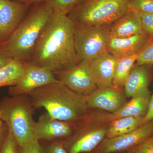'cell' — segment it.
<instances>
[{
    "label": "cell",
    "instance_id": "3957f363",
    "mask_svg": "<svg viewBox=\"0 0 153 153\" xmlns=\"http://www.w3.org/2000/svg\"><path fill=\"white\" fill-rule=\"evenodd\" d=\"M32 5L16 30L2 45L1 49L15 60L29 61L42 31L54 12L45 2Z\"/></svg>",
    "mask_w": 153,
    "mask_h": 153
},
{
    "label": "cell",
    "instance_id": "83f0119b",
    "mask_svg": "<svg viewBox=\"0 0 153 153\" xmlns=\"http://www.w3.org/2000/svg\"><path fill=\"white\" fill-rule=\"evenodd\" d=\"M124 153H153V134L136 147Z\"/></svg>",
    "mask_w": 153,
    "mask_h": 153
},
{
    "label": "cell",
    "instance_id": "8fae6325",
    "mask_svg": "<svg viewBox=\"0 0 153 153\" xmlns=\"http://www.w3.org/2000/svg\"><path fill=\"white\" fill-rule=\"evenodd\" d=\"M151 96L149 89L133 97L130 101L126 102L120 109L117 111L110 113H105L92 117L87 114L85 118L90 123H106L128 117H144L147 112Z\"/></svg>",
    "mask_w": 153,
    "mask_h": 153
},
{
    "label": "cell",
    "instance_id": "ac0fdd59",
    "mask_svg": "<svg viewBox=\"0 0 153 153\" xmlns=\"http://www.w3.org/2000/svg\"><path fill=\"white\" fill-rule=\"evenodd\" d=\"M148 66L136 64L133 66L124 86L126 97H132L148 90L150 79Z\"/></svg>",
    "mask_w": 153,
    "mask_h": 153
},
{
    "label": "cell",
    "instance_id": "f546056e",
    "mask_svg": "<svg viewBox=\"0 0 153 153\" xmlns=\"http://www.w3.org/2000/svg\"><path fill=\"white\" fill-rule=\"evenodd\" d=\"M152 120H153V95L151 96L147 112L143 119L142 125Z\"/></svg>",
    "mask_w": 153,
    "mask_h": 153
},
{
    "label": "cell",
    "instance_id": "9c48e42d",
    "mask_svg": "<svg viewBox=\"0 0 153 153\" xmlns=\"http://www.w3.org/2000/svg\"><path fill=\"white\" fill-rule=\"evenodd\" d=\"M58 81L51 71L27 61L21 78L10 92L13 96L27 95L38 88Z\"/></svg>",
    "mask_w": 153,
    "mask_h": 153
},
{
    "label": "cell",
    "instance_id": "d6a6232c",
    "mask_svg": "<svg viewBox=\"0 0 153 153\" xmlns=\"http://www.w3.org/2000/svg\"><path fill=\"white\" fill-rule=\"evenodd\" d=\"M4 132V126L2 122L1 114L0 111V134Z\"/></svg>",
    "mask_w": 153,
    "mask_h": 153
},
{
    "label": "cell",
    "instance_id": "ffe728a7",
    "mask_svg": "<svg viewBox=\"0 0 153 153\" xmlns=\"http://www.w3.org/2000/svg\"><path fill=\"white\" fill-rule=\"evenodd\" d=\"M143 117H128L113 121L108 128L105 137L111 138L134 131L142 125Z\"/></svg>",
    "mask_w": 153,
    "mask_h": 153
},
{
    "label": "cell",
    "instance_id": "44dd1931",
    "mask_svg": "<svg viewBox=\"0 0 153 153\" xmlns=\"http://www.w3.org/2000/svg\"><path fill=\"white\" fill-rule=\"evenodd\" d=\"M138 54L119 58L113 79L114 87L120 89L124 86L131 71L137 61Z\"/></svg>",
    "mask_w": 153,
    "mask_h": 153
},
{
    "label": "cell",
    "instance_id": "1f68e13d",
    "mask_svg": "<svg viewBox=\"0 0 153 153\" xmlns=\"http://www.w3.org/2000/svg\"><path fill=\"white\" fill-rule=\"evenodd\" d=\"M47 1V0H20V2L31 6L36 3L44 2H46Z\"/></svg>",
    "mask_w": 153,
    "mask_h": 153
},
{
    "label": "cell",
    "instance_id": "4316f807",
    "mask_svg": "<svg viewBox=\"0 0 153 153\" xmlns=\"http://www.w3.org/2000/svg\"><path fill=\"white\" fill-rule=\"evenodd\" d=\"M143 31L153 39V14L139 13Z\"/></svg>",
    "mask_w": 153,
    "mask_h": 153
},
{
    "label": "cell",
    "instance_id": "d4e9b609",
    "mask_svg": "<svg viewBox=\"0 0 153 153\" xmlns=\"http://www.w3.org/2000/svg\"><path fill=\"white\" fill-rule=\"evenodd\" d=\"M19 148L16 140L8 131L0 149V153H18Z\"/></svg>",
    "mask_w": 153,
    "mask_h": 153
},
{
    "label": "cell",
    "instance_id": "8992f818",
    "mask_svg": "<svg viewBox=\"0 0 153 153\" xmlns=\"http://www.w3.org/2000/svg\"><path fill=\"white\" fill-rule=\"evenodd\" d=\"M74 25V47L79 60L89 61L107 52L111 25L96 27Z\"/></svg>",
    "mask_w": 153,
    "mask_h": 153
},
{
    "label": "cell",
    "instance_id": "52a82bcc",
    "mask_svg": "<svg viewBox=\"0 0 153 153\" xmlns=\"http://www.w3.org/2000/svg\"><path fill=\"white\" fill-rule=\"evenodd\" d=\"M76 123L72 135L63 140L68 153H91L106 137L107 127H91L83 118Z\"/></svg>",
    "mask_w": 153,
    "mask_h": 153
},
{
    "label": "cell",
    "instance_id": "e575fe53",
    "mask_svg": "<svg viewBox=\"0 0 153 153\" xmlns=\"http://www.w3.org/2000/svg\"><path fill=\"white\" fill-rule=\"evenodd\" d=\"M12 1H20V0H10Z\"/></svg>",
    "mask_w": 153,
    "mask_h": 153
},
{
    "label": "cell",
    "instance_id": "277c9868",
    "mask_svg": "<svg viewBox=\"0 0 153 153\" xmlns=\"http://www.w3.org/2000/svg\"><path fill=\"white\" fill-rule=\"evenodd\" d=\"M35 108L27 95L13 96L3 99L0 103L2 120L5 122L8 131L13 134L19 146L36 138L33 119Z\"/></svg>",
    "mask_w": 153,
    "mask_h": 153
},
{
    "label": "cell",
    "instance_id": "e0dca14e",
    "mask_svg": "<svg viewBox=\"0 0 153 153\" xmlns=\"http://www.w3.org/2000/svg\"><path fill=\"white\" fill-rule=\"evenodd\" d=\"M139 13L129 9L128 10L111 25L110 37L123 38L144 33Z\"/></svg>",
    "mask_w": 153,
    "mask_h": 153
},
{
    "label": "cell",
    "instance_id": "7402d4cb",
    "mask_svg": "<svg viewBox=\"0 0 153 153\" xmlns=\"http://www.w3.org/2000/svg\"><path fill=\"white\" fill-rule=\"evenodd\" d=\"M83 0H47L46 2L54 12L68 15L71 10Z\"/></svg>",
    "mask_w": 153,
    "mask_h": 153
},
{
    "label": "cell",
    "instance_id": "d6986e66",
    "mask_svg": "<svg viewBox=\"0 0 153 153\" xmlns=\"http://www.w3.org/2000/svg\"><path fill=\"white\" fill-rule=\"evenodd\" d=\"M27 63L13 59L0 68V87L16 85L24 73Z\"/></svg>",
    "mask_w": 153,
    "mask_h": 153
},
{
    "label": "cell",
    "instance_id": "5b68a950",
    "mask_svg": "<svg viewBox=\"0 0 153 153\" xmlns=\"http://www.w3.org/2000/svg\"><path fill=\"white\" fill-rule=\"evenodd\" d=\"M130 0H83L67 16L74 24L110 26L129 10Z\"/></svg>",
    "mask_w": 153,
    "mask_h": 153
},
{
    "label": "cell",
    "instance_id": "5bb4252c",
    "mask_svg": "<svg viewBox=\"0 0 153 153\" xmlns=\"http://www.w3.org/2000/svg\"><path fill=\"white\" fill-rule=\"evenodd\" d=\"M119 58L108 52L88 62L90 74L97 88L112 85V81Z\"/></svg>",
    "mask_w": 153,
    "mask_h": 153
},
{
    "label": "cell",
    "instance_id": "cb8c5ba5",
    "mask_svg": "<svg viewBox=\"0 0 153 153\" xmlns=\"http://www.w3.org/2000/svg\"><path fill=\"white\" fill-rule=\"evenodd\" d=\"M129 9L138 13L153 14V0H130Z\"/></svg>",
    "mask_w": 153,
    "mask_h": 153
},
{
    "label": "cell",
    "instance_id": "9a60e30c",
    "mask_svg": "<svg viewBox=\"0 0 153 153\" xmlns=\"http://www.w3.org/2000/svg\"><path fill=\"white\" fill-rule=\"evenodd\" d=\"M85 97L88 108H100L111 113L117 111L126 103L122 91L113 85L97 88Z\"/></svg>",
    "mask_w": 153,
    "mask_h": 153
},
{
    "label": "cell",
    "instance_id": "2e32d148",
    "mask_svg": "<svg viewBox=\"0 0 153 153\" xmlns=\"http://www.w3.org/2000/svg\"><path fill=\"white\" fill-rule=\"evenodd\" d=\"M152 38L146 33L123 38L110 37L107 52L118 58L138 54Z\"/></svg>",
    "mask_w": 153,
    "mask_h": 153
},
{
    "label": "cell",
    "instance_id": "6da1fadb",
    "mask_svg": "<svg viewBox=\"0 0 153 153\" xmlns=\"http://www.w3.org/2000/svg\"><path fill=\"white\" fill-rule=\"evenodd\" d=\"M74 27L67 15L53 12L28 62L54 74L78 64L80 61L74 47Z\"/></svg>",
    "mask_w": 153,
    "mask_h": 153
},
{
    "label": "cell",
    "instance_id": "603a6c76",
    "mask_svg": "<svg viewBox=\"0 0 153 153\" xmlns=\"http://www.w3.org/2000/svg\"><path fill=\"white\" fill-rule=\"evenodd\" d=\"M137 65H148L153 64V39L150 41L138 54Z\"/></svg>",
    "mask_w": 153,
    "mask_h": 153
},
{
    "label": "cell",
    "instance_id": "7a4b0ae2",
    "mask_svg": "<svg viewBox=\"0 0 153 153\" xmlns=\"http://www.w3.org/2000/svg\"><path fill=\"white\" fill-rule=\"evenodd\" d=\"M34 108H43L52 117L76 122L87 114L86 97L60 81L44 85L27 94Z\"/></svg>",
    "mask_w": 153,
    "mask_h": 153
},
{
    "label": "cell",
    "instance_id": "4dcf8cb0",
    "mask_svg": "<svg viewBox=\"0 0 153 153\" xmlns=\"http://www.w3.org/2000/svg\"><path fill=\"white\" fill-rule=\"evenodd\" d=\"M12 59L13 58L0 49V68L7 65Z\"/></svg>",
    "mask_w": 153,
    "mask_h": 153
},
{
    "label": "cell",
    "instance_id": "f1b7e54d",
    "mask_svg": "<svg viewBox=\"0 0 153 153\" xmlns=\"http://www.w3.org/2000/svg\"><path fill=\"white\" fill-rule=\"evenodd\" d=\"M40 149L41 144L35 138L27 143L19 146L18 153H40Z\"/></svg>",
    "mask_w": 153,
    "mask_h": 153
},
{
    "label": "cell",
    "instance_id": "30bf717a",
    "mask_svg": "<svg viewBox=\"0 0 153 153\" xmlns=\"http://www.w3.org/2000/svg\"><path fill=\"white\" fill-rule=\"evenodd\" d=\"M56 78L71 90L81 95H89L97 87L90 74L87 61L81 60L71 68L56 73Z\"/></svg>",
    "mask_w": 153,
    "mask_h": 153
},
{
    "label": "cell",
    "instance_id": "7c38bea8",
    "mask_svg": "<svg viewBox=\"0 0 153 153\" xmlns=\"http://www.w3.org/2000/svg\"><path fill=\"white\" fill-rule=\"evenodd\" d=\"M76 127V122L59 120L52 117L47 113L40 115L35 122L34 133L38 140H53L68 138L72 135Z\"/></svg>",
    "mask_w": 153,
    "mask_h": 153
},
{
    "label": "cell",
    "instance_id": "4fadbf2b",
    "mask_svg": "<svg viewBox=\"0 0 153 153\" xmlns=\"http://www.w3.org/2000/svg\"><path fill=\"white\" fill-rule=\"evenodd\" d=\"M30 6L20 1L0 0V44L5 43Z\"/></svg>",
    "mask_w": 153,
    "mask_h": 153
},
{
    "label": "cell",
    "instance_id": "484cf974",
    "mask_svg": "<svg viewBox=\"0 0 153 153\" xmlns=\"http://www.w3.org/2000/svg\"><path fill=\"white\" fill-rule=\"evenodd\" d=\"M40 153H68L64 147L63 140H53L48 144L41 146Z\"/></svg>",
    "mask_w": 153,
    "mask_h": 153
},
{
    "label": "cell",
    "instance_id": "836d02e7",
    "mask_svg": "<svg viewBox=\"0 0 153 153\" xmlns=\"http://www.w3.org/2000/svg\"><path fill=\"white\" fill-rule=\"evenodd\" d=\"M6 136L5 137L4 132L2 133V134H0V149H1V145L2 144L3 141H4Z\"/></svg>",
    "mask_w": 153,
    "mask_h": 153
},
{
    "label": "cell",
    "instance_id": "ba28073f",
    "mask_svg": "<svg viewBox=\"0 0 153 153\" xmlns=\"http://www.w3.org/2000/svg\"><path fill=\"white\" fill-rule=\"evenodd\" d=\"M153 134V120L140 126L129 133L111 138H105L90 153H125L145 141Z\"/></svg>",
    "mask_w": 153,
    "mask_h": 153
}]
</instances>
